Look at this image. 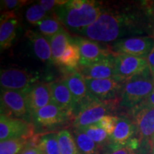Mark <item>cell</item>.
I'll use <instances>...</instances> for the list:
<instances>
[{
	"mask_svg": "<svg viewBox=\"0 0 154 154\" xmlns=\"http://www.w3.org/2000/svg\"><path fill=\"white\" fill-rule=\"evenodd\" d=\"M76 34L97 42H113L130 34H143L133 15L103 11L95 22L76 32Z\"/></svg>",
	"mask_w": 154,
	"mask_h": 154,
	"instance_id": "cell-1",
	"label": "cell"
},
{
	"mask_svg": "<svg viewBox=\"0 0 154 154\" xmlns=\"http://www.w3.org/2000/svg\"><path fill=\"white\" fill-rule=\"evenodd\" d=\"M99 3L88 0H72L54 11L63 26L76 32L95 22L103 12Z\"/></svg>",
	"mask_w": 154,
	"mask_h": 154,
	"instance_id": "cell-2",
	"label": "cell"
},
{
	"mask_svg": "<svg viewBox=\"0 0 154 154\" xmlns=\"http://www.w3.org/2000/svg\"><path fill=\"white\" fill-rule=\"evenodd\" d=\"M153 87L154 78L149 68L142 74L122 83L119 96V106L134 109L149 97Z\"/></svg>",
	"mask_w": 154,
	"mask_h": 154,
	"instance_id": "cell-3",
	"label": "cell"
},
{
	"mask_svg": "<svg viewBox=\"0 0 154 154\" xmlns=\"http://www.w3.org/2000/svg\"><path fill=\"white\" fill-rule=\"evenodd\" d=\"M117 105L116 100L99 101L91 99L75 109L73 114L74 128H82L96 124L103 116L109 115Z\"/></svg>",
	"mask_w": 154,
	"mask_h": 154,
	"instance_id": "cell-4",
	"label": "cell"
},
{
	"mask_svg": "<svg viewBox=\"0 0 154 154\" xmlns=\"http://www.w3.org/2000/svg\"><path fill=\"white\" fill-rule=\"evenodd\" d=\"M72 116L53 102L36 111L31 116L34 130L49 131L66 124Z\"/></svg>",
	"mask_w": 154,
	"mask_h": 154,
	"instance_id": "cell-5",
	"label": "cell"
},
{
	"mask_svg": "<svg viewBox=\"0 0 154 154\" xmlns=\"http://www.w3.org/2000/svg\"><path fill=\"white\" fill-rule=\"evenodd\" d=\"M133 109L134 122L140 146H153L154 138V107L141 103Z\"/></svg>",
	"mask_w": 154,
	"mask_h": 154,
	"instance_id": "cell-6",
	"label": "cell"
},
{
	"mask_svg": "<svg viewBox=\"0 0 154 154\" xmlns=\"http://www.w3.org/2000/svg\"><path fill=\"white\" fill-rule=\"evenodd\" d=\"M154 48V38L151 36L122 38L112 42L111 51L116 54L146 59Z\"/></svg>",
	"mask_w": 154,
	"mask_h": 154,
	"instance_id": "cell-7",
	"label": "cell"
},
{
	"mask_svg": "<svg viewBox=\"0 0 154 154\" xmlns=\"http://www.w3.org/2000/svg\"><path fill=\"white\" fill-rule=\"evenodd\" d=\"M1 111L8 116L32 121L24 92L2 89Z\"/></svg>",
	"mask_w": 154,
	"mask_h": 154,
	"instance_id": "cell-8",
	"label": "cell"
},
{
	"mask_svg": "<svg viewBox=\"0 0 154 154\" xmlns=\"http://www.w3.org/2000/svg\"><path fill=\"white\" fill-rule=\"evenodd\" d=\"M114 77L121 82L143 73L149 69L146 59L134 56L116 54Z\"/></svg>",
	"mask_w": 154,
	"mask_h": 154,
	"instance_id": "cell-9",
	"label": "cell"
},
{
	"mask_svg": "<svg viewBox=\"0 0 154 154\" xmlns=\"http://www.w3.org/2000/svg\"><path fill=\"white\" fill-rule=\"evenodd\" d=\"M34 127L32 122L22 119L14 118L1 113L0 140L14 138H30L33 136Z\"/></svg>",
	"mask_w": 154,
	"mask_h": 154,
	"instance_id": "cell-10",
	"label": "cell"
},
{
	"mask_svg": "<svg viewBox=\"0 0 154 154\" xmlns=\"http://www.w3.org/2000/svg\"><path fill=\"white\" fill-rule=\"evenodd\" d=\"M88 94L93 99L99 101H113L119 100L122 83L114 78L94 79L85 78Z\"/></svg>",
	"mask_w": 154,
	"mask_h": 154,
	"instance_id": "cell-11",
	"label": "cell"
},
{
	"mask_svg": "<svg viewBox=\"0 0 154 154\" xmlns=\"http://www.w3.org/2000/svg\"><path fill=\"white\" fill-rule=\"evenodd\" d=\"M36 76L20 69L2 70L0 84L2 89L25 92L36 83Z\"/></svg>",
	"mask_w": 154,
	"mask_h": 154,
	"instance_id": "cell-12",
	"label": "cell"
},
{
	"mask_svg": "<svg viewBox=\"0 0 154 154\" xmlns=\"http://www.w3.org/2000/svg\"><path fill=\"white\" fill-rule=\"evenodd\" d=\"M73 39L79 48V66H89L114 54L110 49L102 47L99 42L87 38L76 36Z\"/></svg>",
	"mask_w": 154,
	"mask_h": 154,
	"instance_id": "cell-13",
	"label": "cell"
},
{
	"mask_svg": "<svg viewBox=\"0 0 154 154\" xmlns=\"http://www.w3.org/2000/svg\"><path fill=\"white\" fill-rule=\"evenodd\" d=\"M137 134V129L134 122L126 116L119 117L113 134L109 137L108 147H124L129 143L135 135Z\"/></svg>",
	"mask_w": 154,
	"mask_h": 154,
	"instance_id": "cell-14",
	"label": "cell"
},
{
	"mask_svg": "<svg viewBox=\"0 0 154 154\" xmlns=\"http://www.w3.org/2000/svg\"><path fill=\"white\" fill-rule=\"evenodd\" d=\"M24 93L31 116L36 111L52 102L49 84L36 83Z\"/></svg>",
	"mask_w": 154,
	"mask_h": 154,
	"instance_id": "cell-15",
	"label": "cell"
},
{
	"mask_svg": "<svg viewBox=\"0 0 154 154\" xmlns=\"http://www.w3.org/2000/svg\"><path fill=\"white\" fill-rule=\"evenodd\" d=\"M115 53L110 57L86 66H79L78 68L84 78L101 79L114 77Z\"/></svg>",
	"mask_w": 154,
	"mask_h": 154,
	"instance_id": "cell-16",
	"label": "cell"
},
{
	"mask_svg": "<svg viewBox=\"0 0 154 154\" xmlns=\"http://www.w3.org/2000/svg\"><path fill=\"white\" fill-rule=\"evenodd\" d=\"M62 80L69 88L73 96L75 105H76L75 109L84 102L93 99L88 94L85 78L80 72H75L71 73L66 75Z\"/></svg>",
	"mask_w": 154,
	"mask_h": 154,
	"instance_id": "cell-17",
	"label": "cell"
},
{
	"mask_svg": "<svg viewBox=\"0 0 154 154\" xmlns=\"http://www.w3.org/2000/svg\"><path fill=\"white\" fill-rule=\"evenodd\" d=\"M49 87L53 103L73 117L76 105L72 94L63 80L50 83Z\"/></svg>",
	"mask_w": 154,
	"mask_h": 154,
	"instance_id": "cell-18",
	"label": "cell"
},
{
	"mask_svg": "<svg viewBox=\"0 0 154 154\" xmlns=\"http://www.w3.org/2000/svg\"><path fill=\"white\" fill-rule=\"evenodd\" d=\"M19 19L14 12H4L0 21V47L1 50L9 49L17 36Z\"/></svg>",
	"mask_w": 154,
	"mask_h": 154,
	"instance_id": "cell-19",
	"label": "cell"
},
{
	"mask_svg": "<svg viewBox=\"0 0 154 154\" xmlns=\"http://www.w3.org/2000/svg\"><path fill=\"white\" fill-rule=\"evenodd\" d=\"M26 35L32 44L34 54L40 60L44 62L52 61L51 47L45 36L34 31H28Z\"/></svg>",
	"mask_w": 154,
	"mask_h": 154,
	"instance_id": "cell-20",
	"label": "cell"
},
{
	"mask_svg": "<svg viewBox=\"0 0 154 154\" xmlns=\"http://www.w3.org/2000/svg\"><path fill=\"white\" fill-rule=\"evenodd\" d=\"M47 39L51 47L52 61L58 65L59 59L64 52L67 45L72 41V36L64 29L59 33Z\"/></svg>",
	"mask_w": 154,
	"mask_h": 154,
	"instance_id": "cell-21",
	"label": "cell"
},
{
	"mask_svg": "<svg viewBox=\"0 0 154 154\" xmlns=\"http://www.w3.org/2000/svg\"><path fill=\"white\" fill-rule=\"evenodd\" d=\"M34 140L44 154H61L57 133L38 134L34 136Z\"/></svg>",
	"mask_w": 154,
	"mask_h": 154,
	"instance_id": "cell-22",
	"label": "cell"
},
{
	"mask_svg": "<svg viewBox=\"0 0 154 154\" xmlns=\"http://www.w3.org/2000/svg\"><path fill=\"white\" fill-rule=\"evenodd\" d=\"M80 51L79 46L72 39L59 59L58 65L66 67L68 69H77L79 66Z\"/></svg>",
	"mask_w": 154,
	"mask_h": 154,
	"instance_id": "cell-23",
	"label": "cell"
},
{
	"mask_svg": "<svg viewBox=\"0 0 154 154\" xmlns=\"http://www.w3.org/2000/svg\"><path fill=\"white\" fill-rule=\"evenodd\" d=\"M75 141L80 154H100V147L79 128L73 130Z\"/></svg>",
	"mask_w": 154,
	"mask_h": 154,
	"instance_id": "cell-24",
	"label": "cell"
},
{
	"mask_svg": "<svg viewBox=\"0 0 154 154\" xmlns=\"http://www.w3.org/2000/svg\"><path fill=\"white\" fill-rule=\"evenodd\" d=\"M39 33L47 38L52 37L64 29L63 24L57 17H47L37 24Z\"/></svg>",
	"mask_w": 154,
	"mask_h": 154,
	"instance_id": "cell-25",
	"label": "cell"
},
{
	"mask_svg": "<svg viewBox=\"0 0 154 154\" xmlns=\"http://www.w3.org/2000/svg\"><path fill=\"white\" fill-rule=\"evenodd\" d=\"M57 134L61 154H80L74 136L69 131L61 130Z\"/></svg>",
	"mask_w": 154,
	"mask_h": 154,
	"instance_id": "cell-26",
	"label": "cell"
},
{
	"mask_svg": "<svg viewBox=\"0 0 154 154\" xmlns=\"http://www.w3.org/2000/svg\"><path fill=\"white\" fill-rule=\"evenodd\" d=\"M84 131L94 142L97 144L100 148L109 145V137L105 131L99 124H96L90 125V126L79 128Z\"/></svg>",
	"mask_w": 154,
	"mask_h": 154,
	"instance_id": "cell-27",
	"label": "cell"
},
{
	"mask_svg": "<svg viewBox=\"0 0 154 154\" xmlns=\"http://www.w3.org/2000/svg\"><path fill=\"white\" fill-rule=\"evenodd\" d=\"M29 138H14L0 142V154H20L28 145Z\"/></svg>",
	"mask_w": 154,
	"mask_h": 154,
	"instance_id": "cell-28",
	"label": "cell"
},
{
	"mask_svg": "<svg viewBox=\"0 0 154 154\" xmlns=\"http://www.w3.org/2000/svg\"><path fill=\"white\" fill-rule=\"evenodd\" d=\"M47 17V12L38 3L30 6L25 12L26 21L34 25H37Z\"/></svg>",
	"mask_w": 154,
	"mask_h": 154,
	"instance_id": "cell-29",
	"label": "cell"
},
{
	"mask_svg": "<svg viewBox=\"0 0 154 154\" xmlns=\"http://www.w3.org/2000/svg\"><path fill=\"white\" fill-rule=\"evenodd\" d=\"M119 117L114 116L106 115L103 116L99 122L97 123L103 130L106 132L109 137H111L116 128Z\"/></svg>",
	"mask_w": 154,
	"mask_h": 154,
	"instance_id": "cell-30",
	"label": "cell"
},
{
	"mask_svg": "<svg viewBox=\"0 0 154 154\" xmlns=\"http://www.w3.org/2000/svg\"><path fill=\"white\" fill-rule=\"evenodd\" d=\"M27 2L25 0H4L1 1L2 9L5 12H14L15 10L20 9Z\"/></svg>",
	"mask_w": 154,
	"mask_h": 154,
	"instance_id": "cell-31",
	"label": "cell"
},
{
	"mask_svg": "<svg viewBox=\"0 0 154 154\" xmlns=\"http://www.w3.org/2000/svg\"><path fill=\"white\" fill-rule=\"evenodd\" d=\"M67 2L65 0H41L38 1V4L42 6V7L45 9L47 12L55 10L57 7L64 5Z\"/></svg>",
	"mask_w": 154,
	"mask_h": 154,
	"instance_id": "cell-32",
	"label": "cell"
},
{
	"mask_svg": "<svg viewBox=\"0 0 154 154\" xmlns=\"http://www.w3.org/2000/svg\"><path fill=\"white\" fill-rule=\"evenodd\" d=\"M103 154H138V153L136 150L131 149L128 146H124L119 148L108 147V150Z\"/></svg>",
	"mask_w": 154,
	"mask_h": 154,
	"instance_id": "cell-33",
	"label": "cell"
},
{
	"mask_svg": "<svg viewBox=\"0 0 154 154\" xmlns=\"http://www.w3.org/2000/svg\"><path fill=\"white\" fill-rule=\"evenodd\" d=\"M20 154H44L42 149L38 146H34L29 144L25 149L21 152Z\"/></svg>",
	"mask_w": 154,
	"mask_h": 154,
	"instance_id": "cell-34",
	"label": "cell"
},
{
	"mask_svg": "<svg viewBox=\"0 0 154 154\" xmlns=\"http://www.w3.org/2000/svg\"><path fill=\"white\" fill-rule=\"evenodd\" d=\"M146 61H147L150 72H151L152 76L154 78V48L151 51V52L149 54V55L148 56L147 58H146Z\"/></svg>",
	"mask_w": 154,
	"mask_h": 154,
	"instance_id": "cell-35",
	"label": "cell"
},
{
	"mask_svg": "<svg viewBox=\"0 0 154 154\" xmlns=\"http://www.w3.org/2000/svg\"><path fill=\"white\" fill-rule=\"evenodd\" d=\"M143 103H145V104L154 107V87L151 94L149 96V97H148L147 99L143 102Z\"/></svg>",
	"mask_w": 154,
	"mask_h": 154,
	"instance_id": "cell-36",
	"label": "cell"
},
{
	"mask_svg": "<svg viewBox=\"0 0 154 154\" xmlns=\"http://www.w3.org/2000/svg\"><path fill=\"white\" fill-rule=\"evenodd\" d=\"M152 10H153V12L154 14V2H153V3H152Z\"/></svg>",
	"mask_w": 154,
	"mask_h": 154,
	"instance_id": "cell-37",
	"label": "cell"
},
{
	"mask_svg": "<svg viewBox=\"0 0 154 154\" xmlns=\"http://www.w3.org/2000/svg\"><path fill=\"white\" fill-rule=\"evenodd\" d=\"M151 153L152 154H154V146L151 148Z\"/></svg>",
	"mask_w": 154,
	"mask_h": 154,
	"instance_id": "cell-38",
	"label": "cell"
},
{
	"mask_svg": "<svg viewBox=\"0 0 154 154\" xmlns=\"http://www.w3.org/2000/svg\"><path fill=\"white\" fill-rule=\"evenodd\" d=\"M154 146V138H153V146ZM153 146H152V147H153Z\"/></svg>",
	"mask_w": 154,
	"mask_h": 154,
	"instance_id": "cell-39",
	"label": "cell"
}]
</instances>
